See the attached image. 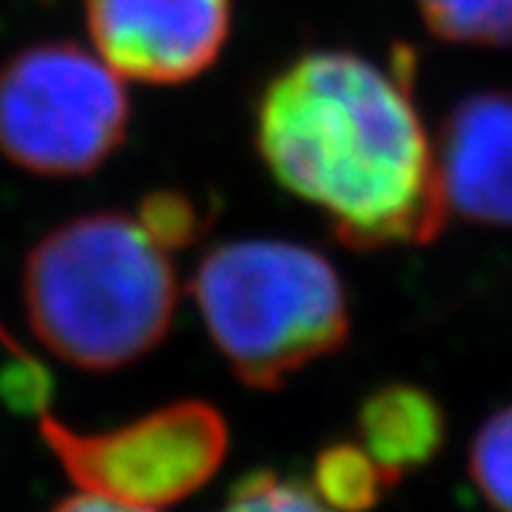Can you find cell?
Returning a JSON list of instances; mask_svg holds the SVG:
<instances>
[{
  "label": "cell",
  "mask_w": 512,
  "mask_h": 512,
  "mask_svg": "<svg viewBox=\"0 0 512 512\" xmlns=\"http://www.w3.org/2000/svg\"><path fill=\"white\" fill-rule=\"evenodd\" d=\"M94 49L137 83L177 86L220 57L231 0H83Z\"/></svg>",
  "instance_id": "cell-6"
},
{
  "label": "cell",
  "mask_w": 512,
  "mask_h": 512,
  "mask_svg": "<svg viewBox=\"0 0 512 512\" xmlns=\"http://www.w3.org/2000/svg\"><path fill=\"white\" fill-rule=\"evenodd\" d=\"M217 512H336L316 490L274 470H251L228 490Z\"/></svg>",
  "instance_id": "cell-12"
},
{
  "label": "cell",
  "mask_w": 512,
  "mask_h": 512,
  "mask_svg": "<svg viewBox=\"0 0 512 512\" xmlns=\"http://www.w3.org/2000/svg\"><path fill=\"white\" fill-rule=\"evenodd\" d=\"M137 220L163 248L177 251L200 237L211 217L183 191H154L140 202Z\"/></svg>",
  "instance_id": "cell-13"
},
{
  "label": "cell",
  "mask_w": 512,
  "mask_h": 512,
  "mask_svg": "<svg viewBox=\"0 0 512 512\" xmlns=\"http://www.w3.org/2000/svg\"><path fill=\"white\" fill-rule=\"evenodd\" d=\"M180 302L174 262L143 222L97 211L57 225L23 262V311L57 359L106 373L157 348Z\"/></svg>",
  "instance_id": "cell-2"
},
{
  "label": "cell",
  "mask_w": 512,
  "mask_h": 512,
  "mask_svg": "<svg viewBox=\"0 0 512 512\" xmlns=\"http://www.w3.org/2000/svg\"><path fill=\"white\" fill-rule=\"evenodd\" d=\"M413 77L407 46L393 49L387 63L308 52L259 97L262 163L282 188L322 208L353 248L430 242L450 214L413 103Z\"/></svg>",
  "instance_id": "cell-1"
},
{
  "label": "cell",
  "mask_w": 512,
  "mask_h": 512,
  "mask_svg": "<svg viewBox=\"0 0 512 512\" xmlns=\"http://www.w3.org/2000/svg\"><path fill=\"white\" fill-rule=\"evenodd\" d=\"M40 439L80 490L154 510L214 478L228 453V424L217 407L185 399L97 433L40 413Z\"/></svg>",
  "instance_id": "cell-5"
},
{
  "label": "cell",
  "mask_w": 512,
  "mask_h": 512,
  "mask_svg": "<svg viewBox=\"0 0 512 512\" xmlns=\"http://www.w3.org/2000/svg\"><path fill=\"white\" fill-rule=\"evenodd\" d=\"M439 180L447 211L512 225V92L464 97L441 123Z\"/></svg>",
  "instance_id": "cell-7"
},
{
  "label": "cell",
  "mask_w": 512,
  "mask_h": 512,
  "mask_svg": "<svg viewBox=\"0 0 512 512\" xmlns=\"http://www.w3.org/2000/svg\"><path fill=\"white\" fill-rule=\"evenodd\" d=\"M316 495L336 512H370L393 490V481L367 450L339 441L325 447L313 461Z\"/></svg>",
  "instance_id": "cell-9"
},
{
  "label": "cell",
  "mask_w": 512,
  "mask_h": 512,
  "mask_svg": "<svg viewBox=\"0 0 512 512\" xmlns=\"http://www.w3.org/2000/svg\"><path fill=\"white\" fill-rule=\"evenodd\" d=\"M131 100L106 60L37 43L0 66V154L40 177H86L126 143Z\"/></svg>",
  "instance_id": "cell-4"
},
{
  "label": "cell",
  "mask_w": 512,
  "mask_h": 512,
  "mask_svg": "<svg viewBox=\"0 0 512 512\" xmlns=\"http://www.w3.org/2000/svg\"><path fill=\"white\" fill-rule=\"evenodd\" d=\"M49 512H154L151 507H134V504H123V501H114L106 495L97 493H83L69 495L63 498L60 504H55Z\"/></svg>",
  "instance_id": "cell-14"
},
{
  "label": "cell",
  "mask_w": 512,
  "mask_h": 512,
  "mask_svg": "<svg viewBox=\"0 0 512 512\" xmlns=\"http://www.w3.org/2000/svg\"><path fill=\"white\" fill-rule=\"evenodd\" d=\"M470 476L493 510L512 512V404L478 430L470 450Z\"/></svg>",
  "instance_id": "cell-11"
},
{
  "label": "cell",
  "mask_w": 512,
  "mask_h": 512,
  "mask_svg": "<svg viewBox=\"0 0 512 512\" xmlns=\"http://www.w3.org/2000/svg\"><path fill=\"white\" fill-rule=\"evenodd\" d=\"M359 436L393 487L439 456L447 419L436 396L416 384H384L359 407Z\"/></svg>",
  "instance_id": "cell-8"
},
{
  "label": "cell",
  "mask_w": 512,
  "mask_h": 512,
  "mask_svg": "<svg viewBox=\"0 0 512 512\" xmlns=\"http://www.w3.org/2000/svg\"><path fill=\"white\" fill-rule=\"evenodd\" d=\"M427 29L450 43L510 46L512 0H419Z\"/></svg>",
  "instance_id": "cell-10"
},
{
  "label": "cell",
  "mask_w": 512,
  "mask_h": 512,
  "mask_svg": "<svg viewBox=\"0 0 512 512\" xmlns=\"http://www.w3.org/2000/svg\"><path fill=\"white\" fill-rule=\"evenodd\" d=\"M191 291L205 330L239 382L276 390L348 342L342 279L313 248L282 239L222 242Z\"/></svg>",
  "instance_id": "cell-3"
}]
</instances>
